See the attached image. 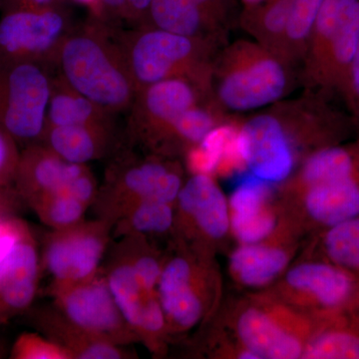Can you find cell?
<instances>
[{"mask_svg":"<svg viewBox=\"0 0 359 359\" xmlns=\"http://www.w3.org/2000/svg\"><path fill=\"white\" fill-rule=\"evenodd\" d=\"M346 110L334 100L304 90L238 119L236 144L252 176L278 185L314 153L355 138Z\"/></svg>","mask_w":359,"mask_h":359,"instance_id":"1","label":"cell"},{"mask_svg":"<svg viewBox=\"0 0 359 359\" xmlns=\"http://www.w3.org/2000/svg\"><path fill=\"white\" fill-rule=\"evenodd\" d=\"M54 65L58 76L113 114L128 111L136 85L114 33V26L97 18L73 27L59 47Z\"/></svg>","mask_w":359,"mask_h":359,"instance_id":"2","label":"cell"},{"mask_svg":"<svg viewBox=\"0 0 359 359\" xmlns=\"http://www.w3.org/2000/svg\"><path fill=\"white\" fill-rule=\"evenodd\" d=\"M299 83V67L256 40L240 39L215 58L210 101L224 114H244L287 98Z\"/></svg>","mask_w":359,"mask_h":359,"instance_id":"3","label":"cell"},{"mask_svg":"<svg viewBox=\"0 0 359 359\" xmlns=\"http://www.w3.org/2000/svg\"><path fill=\"white\" fill-rule=\"evenodd\" d=\"M212 321L252 359H302L316 321L264 290L224 299Z\"/></svg>","mask_w":359,"mask_h":359,"instance_id":"4","label":"cell"},{"mask_svg":"<svg viewBox=\"0 0 359 359\" xmlns=\"http://www.w3.org/2000/svg\"><path fill=\"white\" fill-rule=\"evenodd\" d=\"M169 244L157 292L174 344L212 320L223 302L224 283L216 255Z\"/></svg>","mask_w":359,"mask_h":359,"instance_id":"5","label":"cell"},{"mask_svg":"<svg viewBox=\"0 0 359 359\" xmlns=\"http://www.w3.org/2000/svg\"><path fill=\"white\" fill-rule=\"evenodd\" d=\"M137 91L164 80L188 79L209 93L212 65L224 44L140 26L114 27Z\"/></svg>","mask_w":359,"mask_h":359,"instance_id":"6","label":"cell"},{"mask_svg":"<svg viewBox=\"0 0 359 359\" xmlns=\"http://www.w3.org/2000/svg\"><path fill=\"white\" fill-rule=\"evenodd\" d=\"M185 180L183 161L145 152L138 154L123 143L106 168L91 208L97 219L114 224L139 203L175 204Z\"/></svg>","mask_w":359,"mask_h":359,"instance_id":"7","label":"cell"},{"mask_svg":"<svg viewBox=\"0 0 359 359\" xmlns=\"http://www.w3.org/2000/svg\"><path fill=\"white\" fill-rule=\"evenodd\" d=\"M359 42V0H325L299 66L304 90L340 98Z\"/></svg>","mask_w":359,"mask_h":359,"instance_id":"8","label":"cell"},{"mask_svg":"<svg viewBox=\"0 0 359 359\" xmlns=\"http://www.w3.org/2000/svg\"><path fill=\"white\" fill-rule=\"evenodd\" d=\"M263 290L314 321L359 311V276L323 259L297 257Z\"/></svg>","mask_w":359,"mask_h":359,"instance_id":"9","label":"cell"},{"mask_svg":"<svg viewBox=\"0 0 359 359\" xmlns=\"http://www.w3.org/2000/svg\"><path fill=\"white\" fill-rule=\"evenodd\" d=\"M231 237L228 198L211 174L193 173L175 202L171 241L218 256Z\"/></svg>","mask_w":359,"mask_h":359,"instance_id":"10","label":"cell"},{"mask_svg":"<svg viewBox=\"0 0 359 359\" xmlns=\"http://www.w3.org/2000/svg\"><path fill=\"white\" fill-rule=\"evenodd\" d=\"M48 68L37 63L0 65V127L18 142L39 143L51 93Z\"/></svg>","mask_w":359,"mask_h":359,"instance_id":"11","label":"cell"},{"mask_svg":"<svg viewBox=\"0 0 359 359\" xmlns=\"http://www.w3.org/2000/svg\"><path fill=\"white\" fill-rule=\"evenodd\" d=\"M209 100L205 90L182 78L164 80L139 89L128 110L124 145L153 154L180 116Z\"/></svg>","mask_w":359,"mask_h":359,"instance_id":"12","label":"cell"},{"mask_svg":"<svg viewBox=\"0 0 359 359\" xmlns=\"http://www.w3.org/2000/svg\"><path fill=\"white\" fill-rule=\"evenodd\" d=\"M72 28L67 11L58 4L6 11L0 20V65H54Z\"/></svg>","mask_w":359,"mask_h":359,"instance_id":"13","label":"cell"},{"mask_svg":"<svg viewBox=\"0 0 359 359\" xmlns=\"http://www.w3.org/2000/svg\"><path fill=\"white\" fill-rule=\"evenodd\" d=\"M113 224L105 219L81 223L45 235L41 269L51 276L50 287L72 285L95 275L112 241Z\"/></svg>","mask_w":359,"mask_h":359,"instance_id":"14","label":"cell"},{"mask_svg":"<svg viewBox=\"0 0 359 359\" xmlns=\"http://www.w3.org/2000/svg\"><path fill=\"white\" fill-rule=\"evenodd\" d=\"M306 240L301 226L280 212L278 224L266 237L238 244L231 250L228 261L231 280L249 292L268 289L297 259Z\"/></svg>","mask_w":359,"mask_h":359,"instance_id":"15","label":"cell"},{"mask_svg":"<svg viewBox=\"0 0 359 359\" xmlns=\"http://www.w3.org/2000/svg\"><path fill=\"white\" fill-rule=\"evenodd\" d=\"M52 304L69 320L118 346L139 342L125 320L107 278L101 269L91 278L72 285L49 287Z\"/></svg>","mask_w":359,"mask_h":359,"instance_id":"16","label":"cell"},{"mask_svg":"<svg viewBox=\"0 0 359 359\" xmlns=\"http://www.w3.org/2000/svg\"><path fill=\"white\" fill-rule=\"evenodd\" d=\"M280 212L311 237L359 216V162L342 167L327 180L290 199L278 200Z\"/></svg>","mask_w":359,"mask_h":359,"instance_id":"17","label":"cell"},{"mask_svg":"<svg viewBox=\"0 0 359 359\" xmlns=\"http://www.w3.org/2000/svg\"><path fill=\"white\" fill-rule=\"evenodd\" d=\"M105 259L102 269L111 292L139 342L155 358L167 355L173 342L168 334L157 290L146 287L124 264Z\"/></svg>","mask_w":359,"mask_h":359,"instance_id":"18","label":"cell"},{"mask_svg":"<svg viewBox=\"0 0 359 359\" xmlns=\"http://www.w3.org/2000/svg\"><path fill=\"white\" fill-rule=\"evenodd\" d=\"M40 271L36 241L23 222L13 247L0 262V325L32 308Z\"/></svg>","mask_w":359,"mask_h":359,"instance_id":"19","label":"cell"},{"mask_svg":"<svg viewBox=\"0 0 359 359\" xmlns=\"http://www.w3.org/2000/svg\"><path fill=\"white\" fill-rule=\"evenodd\" d=\"M233 238L238 244L257 242L275 229L280 207L275 185L252 176L241 183L229 199Z\"/></svg>","mask_w":359,"mask_h":359,"instance_id":"20","label":"cell"},{"mask_svg":"<svg viewBox=\"0 0 359 359\" xmlns=\"http://www.w3.org/2000/svg\"><path fill=\"white\" fill-rule=\"evenodd\" d=\"M39 334L63 347L72 359H129L136 354L118 346L69 320L53 304L25 311Z\"/></svg>","mask_w":359,"mask_h":359,"instance_id":"21","label":"cell"},{"mask_svg":"<svg viewBox=\"0 0 359 359\" xmlns=\"http://www.w3.org/2000/svg\"><path fill=\"white\" fill-rule=\"evenodd\" d=\"M87 168L68 162L39 142L21 151L13 187L26 205L33 198L62 190Z\"/></svg>","mask_w":359,"mask_h":359,"instance_id":"22","label":"cell"},{"mask_svg":"<svg viewBox=\"0 0 359 359\" xmlns=\"http://www.w3.org/2000/svg\"><path fill=\"white\" fill-rule=\"evenodd\" d=\"M123 141L117 128L65 125L46 127L41 143L68 162L87 165L114 155Z\"/></svg>","mask_w":359,"mask_h":359,"instance_id":"23","label":"cell"},{"mask_svg":"<svg viewBox=\"0 0 359 359\" xmlns=\"http://www.w3.org/2000/svg\"><path fill=\"white\" fill-rule=\"evenodd\" d=\"M144 26L226 44V30L210 20L194 0H152Z\"/></svg>","mask_w":359,"mask_h":359,"instance_id":"24","label":"cell"},{"mask_svg":"<svg viewBox=\"0 0 359 359\" xmlns=\"http://www.w3.org/2000/svg\"><path fill=\"white\" fill-rule=\"evenodd\" d=\"M302 359H359V313L316 321Z\"/></svg>","mask_w":359,"mask_h":359,"instance_id":"25","label":"cell"},{"mask_svg":"<svg viewBox=\"0 0 359 359\" xmlns=\"http://www.w3.org/2000/svg\"><path fill=\"white\" fill-rule=\"evenodd\" d=\"M116 116L70 88L60 77L51 78V93L45 128L65 125L116 128Z\"/></svg>","mask_w":359,"mask_h":359,"instance_id":"26","label":"cell"},{"mask_svg":"<svg viewBox=\"0 0 359 359\" xmlns=\"http://www.w3.org/2000/svg\"><path fill=\"white\" fill-rule=\"evenodd\" d=\"M299 257L323 259L359 276V216L309 237Z\"/></svg>","mask_w":359,"mask_h":359,"instance_id":"27","label":"cell"},{"mask_svg":"<svg viewBox=\"0 0 359 359\" xmlns=\"http://www.w3.org/2000/svg\"><path fill=\"white\" fill-rule=\"evenodd\" d=\"M166 255L167 250L161 249L157 241L144 236L130 235L110 244L105 257L124 264L146 287L157 290Z\"/></svg>","mask_w":359,"mask_h":359,"instance_id":"28","label":"cell"},{"mask_svg":"<svg viewBox=\"0 0 359 359\" xmlns=\"http://www.w3.org/2000/svg\"><path fill=\"white\" fill-rule=\"evenodd\" d=\"M175 204L147 201L130 208L113 224L112 237L144 236L152 240L168 238L173 235Z\"/></svg>","mask_w":359,"mask_h":359,"instance_id":"29","label":"cell"},{"mask_svg":"<svg viewBox=\"0 0 359 359\" xmlns=\"http://www.w3.org/2000/svg\"><path fill=\"white\" fill-rule=\"evenodd\" d=\"M290 1L264 0L250 4L240 16L241 25L245 32L278 55L289 18Z\"/></svg>","mask_w":359,"mask_h":359,"instance_id":"30","label":"cell"},{"mask_svg":"<svg viewBox=\"0 0 359 359\" xmlns=\"http://www.w3.org/2000/svg\"><path fill=\"white\" fill-rule=\"evenodd\" d=\"M325 0H292L280 55L299 68L311 30Z\"/></svg>","mask_w":359,"mask_h":359,"instance_id":"31","label":"cell"},{"mask_svg":"<svg viewBox=\"0 0 359 359\" xmlns=\"http://www.w3.org/2000/svg\"><path fill=\"white\" fill-rule=\"evenodd\" d=\"M26 205L51 230H61L81 223L89 209L63 190L43 194L28 201Z\"/></svg>","mask_w":359,"mask_h":359,"instance_id":"32","label":"cell"},{"mask_svg":"<svg viewBox=\"0 0 359 359\" xmlns=\"http://www.w3.org/2000/svg\"><path fill=\"white\" fill-rule=\"evenodd\" d=\"M13 359H72L66 349L41 334H20L11 348Z\"/></svg>","mask_w":359,"mask_h":359,"instance_id":"33","label":"cell"},{"mask_svg":"<svg viewBox=\"0 0 359 359\" xmlns=\"http://www.w3.org/2000/svg\"><path fill=\"white\" fill-rule=\"evenodd\" d=\"M340 99L353 123L355 136L359 137V42Z\"/></svg>","mask_w":359,"mask_h":359,"instance_id":"34","label":"cell"},{"mask_svg":"<svg viewBox=\"0 0 359 359\" xmlns=\"http://www.w3.org/2000/svg\"><path fill=\"white\" fill-rule=\"evenodd\" d=\"M20 153L18 142L0 127V185L13 186Z\"/></svg>","mask_w":359,"mask_h":359,"instance_id":"35","label":"cell"},{"mask_svg":"<svg viewBox=\"0 0 359 359\" xmlns=\"http://www.w3.org/2000/svg\"><path fill=\"white\" fill-rule=\"evenodd\" d=\"M203 13L226 30L236 11L235 0H194Z\"/></svg>","mask_w":359,"mask_h":359,"instance_id":"36","label":"cell"},{"mask_svg":"<svg viewBox=\"0 0 359 359\" xmlns=\"http://www.w3.org/2000/svg\"><path fill=\"white\" fill-rule=\"evenodd\" d=\"M151 2L152 0H126L121 20L126 21L133 27L146 25Z\"/></svg>","mask_w":359,"mask_h":359,"instance_id":"37","label":"cell"},{"mask_svg":"<svg viewBox=\"0 0 359 359\" xmlns=\"http://www.w3.org/2000/svg\"><path fill=\"white\" fill-rule=\"evenodd\" d=\"M23 205L25 201L13 186L0 185V219L16 217Z\"/></svg>","mask_w":359,"mask_h":359,"instance_id":"38","label":"cell"},{"mask_svg":"<svg viewBox=\"0 0 359 359\" xmlns=\"http://www.w3.org/2000/svg\"><path fill=\"white\" fill-rule=\"evenodd\" d=\"M23 222L16 218L0 219V262L13 247Z\"/></svg>","mask_w":359,"mask_h":359,"instance_id":"39","label":"cell"},{"mask_svg":"<svg viewBox=\"0 0 359 359\" xmlns=\"http://www.w3.org/2000/svg\"><path fill=\"white\" fill-rule=\"evenodd\" d=\"M126 0H100L98 14L94 18L111 25V20H121Z\"/></svg>","mask_w":359,"mask_h":359,"instance_id":"40","label":"cell"},{"mask_svg":"<svg viewBox=\"0 0 359 359\" xmlns=\"http://www.w3.org/2000/svg\"><path fill=\"white\" fill-rule=\"evenodd\" d=\"M54 4H58V0H0L4 11L51 6Z\"/></svg>","mask_w":359,"mask_h":359,"instance_id":"41","label":"cell"},{"mask_svg":"<svg viewBox=\"0 0 359 359\" xmlns=\"http://www.w3.org/2000/svg\"><path fill=\"white\" fill-rule=\"evenodd\" d=\"M75 1L83 4L85 6L89 7L93 13V16H96L98 14L99 6H100V0H75Z\"/></svg>","mask_w":359,"mask_h":359,"instance_id":"42","label":"cell"},{"mask_svg":"<svg viewBox=\"0 0 359 359\" xmlns=\"http://www.w3.org/2000/svg\"><path fill=\"white\" fill-rule=\"evenodd\" d=\"M2 353H2V348L0 347V358H1Z\"/></svg>","mask_w":359,"mask_h":359,"instance_id":"43","label":"cell"},{"mask_svg":"<svg viewBox=\"0 0 359 359\" xmlns=\"http://www.w3.org/2000/svg\"><path fill=\"white\" fill-rule=\"evenodd\" d=\"M358 313H359V311H358Z\"/></svg>","mask_w":359,"mask_h":359,"instance_id":"44","label":"cell"}]
</instances>
